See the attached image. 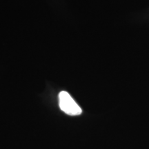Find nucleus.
<instances>
[{"label":"nucleus","mask_w":149,"mask_h":149,"mask_svg":"<svg viewBox=\"0 0 149 149\" xmlns=\"http://www.w3.org/2000/svg\"><path fill=\"white\" fill-rule=\"evenodd\" d=\"M59 106L61 111L68 115L75 116L82 113L81 108L66 91H61L59 93Z\"/></svg>","instance_id":"f257e3e1"}]
</instances>
